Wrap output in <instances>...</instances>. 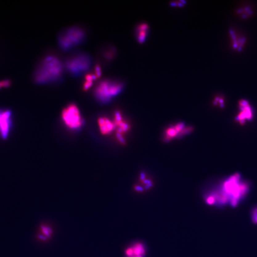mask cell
Wrapping results in <instances>:
<instances>
[{"label": "cell", "instance_id": "6da1fadb", "mask_svg": "<svg viewBox=\"0 0 257 257\" xmlns=\"http://www.w3.org/2000/svg\"><path fill=\"white\" fill-rule=\"evenodd\" d=\"M221 187V192L209 196L213 204L216 200L222 203L223 202H226L227 199L230 200L232 204H237L247 194L249 188V185L243 181L242 176L239 173L229 177L222 182Z\"/></svg>", "mask_w": 257, "mask_h": 257}, {"label": "cell", "instance_id": "7a4b0ae2", "mask_svg": "<svg viewBox=\"0 0 257 257\" xmlns=\"http://www.w3.org/2000/svg\"><path fill=\"white\" fill-rule=\"evenodd\" d=\"M63 72V64L60 59L52 55L43 59L37 68L35 81L37 84H47L59 79Z\"/></svg>", "mask_w": 257, "mask_h": 257}, {"label": "cell", "instance_id": "3957f363", "mask_svg": "<svg viewBox=\"0 0 257 257\" xmlns=\"http://www.w3.org/2000/svg\"><path fill=\"white\" fill-rule=\"evenodd\" d=\"M122 88V84L120 83L111 80H104L95 87L94 96L100 103L106 104L120 93Z\"/></svg>", "mask_w": 257, "mask_h": 257}, {"label": "cell", "instance_id": "277c9868", "mask_svg": "<svg viewBox=\"0 0 257 257\" xmlns=\"http://www.w3.org/2000/svg\"><path fill=\"white\" fill-rule=\"evenodd\" d=\"M84 31L79 27H71L62 31L59 36L58 43L63 50L68 51L80 44L84 39Z\"/></svg>", "mask_w": 257, "mask_h": 257}, {"label": "cell", "instance_id": "5b68a950", "mask_svg": "<svg viewBox=\"0 0 257 257\" xmlns=\"http://www.w3.org/2000/svg\"><path fill=\"white\" fill-rule=\"evenodd\" d=\"M61 118L67 128L72 131H78L84 125V119L79 109L75 104H70L64 108Z\"/></svg>", "mask_w": 257, "mask_h": 257}, {"label": "cell", "instance_id": "8992f818", "mask_svg": "<svg viewBox=\"0 0 257 257\" xmlns=\"http://www.w3.org/2000/svg\"><path fill=\"white\" fill-rule=\"evenodd\" d=\"M92 60L89 55L84 53H78L68 59L65 63L67 71L74 76L84 73L90 68Z\"/></svg>", "mask_w": 257, "mask_h": 257}, {"label": "cell", "instance_id": "52a82bcc", "mask_svg": "<svg viewBox=\"0 0 257 257\" xmlns=\"http://www.w3.org/2000/svg\"><path fill=\"white\" fill-rule=\"evenodd\" d=\"M12 126V113L9 110L0 111V136L6 139Z\"/></svg>", "mask_w": 257, "mask_h": 257}, {"label": "cell", "instance_id": "ba28073f", "mask_svg": "<svg viewBox=\"0 0 257 257\" xmlns=\"http://www.w3.org/2000/svg\"><path fill=\"white\" fill-rule=\"evenodd\" d=\"M98 125L100 132L103 135H109L115 128L114 122L105 116L100 117L98 120Z\"/></svg>", "mask_w": 257, "mask_h": 257}, {"label": "cell", "instance_id": "9c48e42d", "mask_svg": "<svg viewBox=\"0 0 257 257\" xmlns=\"http://www.w3.org/2000/svg\"><path fill=\"white\" fill-rule=\"evenodd\" d=\"M239 108L241 112L239 114L236 119L241 123L245 120H251L253 118V112L249 103L246 100H243L239 102Z\"/></svg>", "mask_w": 257, "mask_h": 257}, {"label": "cell", "instance_id": "30bf717a", "mask_svg": "<svg viewBox=\"0 0 257 257\" xmlns=\"http://www.w3.org/2000/svg\"><path fill=\"white\" fill-rule=\"evenodd\" d=\"M145 253L144 245L140 243H136L126 250L125 255V257H144Z\"/></svg>", "mask_w": 257, "mask_h": 257}, {"label": "cell", "instance_id": "8fae6325", "mask_svg": "<svg viewBox=\"0 0 257 257\" xmlns=\"http://www.w3.org/2000/svg\"><path fill=\"white\" fill-rule=\"evenodd\" d=\"M52 233V229L47 225H42L40 227V231L38 237L43 240H47L51 236Z\"/></svg>", "mask_w": 257, "mask_h": 257}, {"label": "cell", "instance_id": "7c38bea8", "mask_svg": "<svg viewBox=\"0 0 257 257\" xmlns=\"http://www.w3.org/2000/svg\"><path fill=\"white\" fill-rule=\"evenodd\" d=\"M97 77L94 74L89 73L85 77V81L83 84V89L86 91L89 90L93 85V82L97 79Z\"/></svg>", "mask_w": 257, "mask_h": 257}, {"label": "cell", "instance_id": "4fadbf2b", "mask_svg": "<svg viewBox=\"0 0 257 257\" xmlns=\"http://www.w3.org/2000/svg\"><path fill=\"white\" fill-rule=\"evenodd\" d=\"M179 134V133L176 130L175 127H171L168 128L166 131V139L168 140H169L174 137H177Z\"/></svg>", "mask_w": 257, "mask_h": 257}, {"label": "cell", "instance_id": "5bb4252c", "mask_svg": "<svg viewBox=\"0 0 257 257\" xmlns=\"http://www.w3.org/2000/svg\"><path fill=\"white\" fill-rule=\"evenodd\" d=\"M101 73H102V71H101V67L99 65H96L94 69V74L97 78H99L101 76Z\"/></svg>", "mask_w": 257, "mask_h": 257}, {"label": "cell", "instance_id": "9a60e30c", "mask_svg": "<svg viewBox=\"0 0 257 257\" xmlns=\"http://www.w3.org/2000/svg\"><path fill=\"white\" fill-rule=\"evenodd\" d=\"M11 83L10 80H4V81H1L0 82V89L2 87H8L10 85Z\"/></svg>", "mask_w": 257, "mask_h": 257}]
</instances>
